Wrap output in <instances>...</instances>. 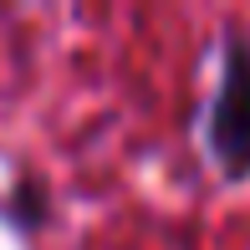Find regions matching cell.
<instances>
[{
	"label": "cell",
	"mask_w": 250,
	"mask_h": 250,
	"mask_svg": "<svg viewBox=\"0 0 250 250\" xmlns=\"http://www.w3.org/2000/svg\"><path fill=\"white\" fill-rule=\"evenodd\" d=\"M204 138H209L214 164L230 179L250 174V46L230 41L225 51V72H220V92L209 102L204 118Z\"/></svg>",
	"instance_id": "obj_1"
}]
</instances>
